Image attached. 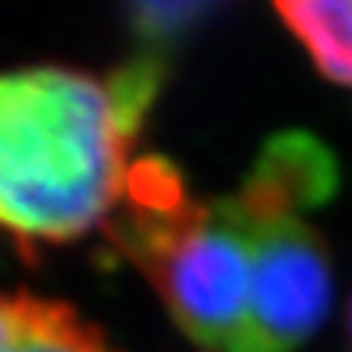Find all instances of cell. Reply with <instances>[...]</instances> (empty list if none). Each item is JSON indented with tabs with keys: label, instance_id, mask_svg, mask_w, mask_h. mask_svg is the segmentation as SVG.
<instances>
[{
	"label": "cell",
	"instance_id": "6da1fadb",
	"mask_svg": "<svg viewBox=\"0 0 352 352\" xmlns=\"http://www.w3.org/2000/svg\"><path fill=\"white\" fill-rule=\"evenodd\" d=\"M162 71L141 53L109 80L59 65L0 74V238L21 256L112 223Z\"/></svg>",
	"mask_w": 352,
	"mask_h": 352
},
{
	"label": "cell",
	"instance_id": "8992f818",
	"mask_svg": "<svg viewBox=\"0 0 352 352\" xmlns=\"http://www.w3.org/2000/svg\"><path fill=\"white\" fill-rule=\"evenodd\" d=\"M276 9L317 68L352 88V0H276Z\"/></svg>",
	"mask_w": 352,
	"mask_h": 352
},
{
	"label": "cell",
	"instance_id": "3957f363",
	"mask_svg": "<svg viewBox=\"0 0 352 352\" xmlns=\"http://www.w3.org/2000/svg\"><path fill=\"white\" fill-rule=\"evenodd\" d=\"M332 308V267L320 235L300 217H258L244 352H296Z\"/></svg>",
	"mask_w": 352,
	"mask_h": 352
},
{
	"label": "cell",
	"instance_id": "7a4b0ae2",
	"mask_svg": "<svg viewBox=\"0 0 352 352\" xmlns=\"http://www.w3.org/2000/svg\"><path fill=\"white\" fill-rule=\"evenodd\" d=\"M118 250L153 282L173 323L200 352H244L252 302L256 214L232 200L173 208L120 206L109 223Z\"/></svg>",
	"mask_w": 352,
	"mask_h": 352
},
{
	"label": "cell",
	"instance_id": "5b68a950",
	"mask_svg": "<svg viewBox=\"0 0 352 352\" xmlns=\"http://www.w3.org/2000/svg\"><path fill=\"white\" fill-rule=\"evenodd\" d=\"M0 352H118L76 308L36 294H0Z\"/></svg>",
	"mask_w": 352,
	"mask_h": 352
},
{
	"label": "cell",
	"instance_id": "277c9868",
	"mask_svg": "<svg viewBox=\"0 0 352 352\" xmlns=\"http://www.w3.org/2000/svg\"><path fill=\"white\" fill-rule=\"evenodd\" d=\"M340 170L320 138L282 132L261 147L238 200L258 217H300L335 197Z\"/></svg>",
	"mask_w": 352,
	"mask_h": 352
},
{
	"label": "cell",
	"instance_id": "ba28073f",
	"mask_svg": "<svg viewBox=\"0 0 352 352\" xmlns=\"http://www.w3.org/2000/svg\"><path fill=\"white\" fill-rule=\"evenodd\" d=\"M349 338H352V305H349Z\"/></svg>",
	"mask_w": 352,
	"mask_h": 352
},
{
	"label": "cell",
	"instance_id": "52a82bcc",
	"mask_svg": "<svg viewBox=\"0 0 352 352\" xmlns=\"http://www.w3.org/2000/svg\"><path fill=\"white\" fill-rule=\"evenodd\" d=\"M226 3L229 0H126V15L147 56L162 59L159 50L182 41Z\"/></svg>",
	"mask_w": 352,
	"mask_h": 352
}]
</instances>
